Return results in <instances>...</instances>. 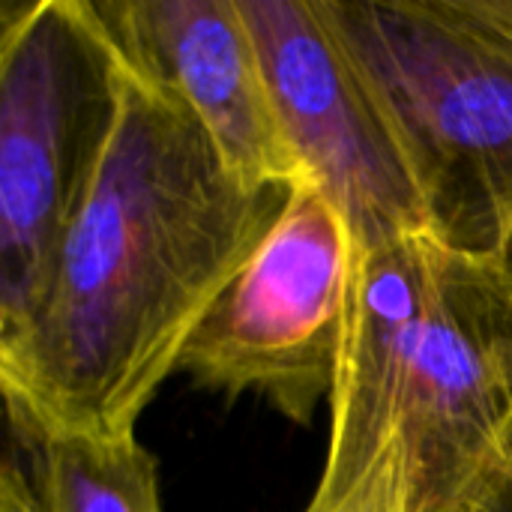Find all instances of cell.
Returning <instances> with one entry per match:
<instances>
[{
    "mask_svg": "<svg viewBox=\"0 0 512 512\" xmlns=\"http://www.w3.org/2000/svg\"><path fill=\"white\" fill-rule=\"evenodd\" d=\"M351 270L354 237L342 210L318 183H294L261 246L195 327L177 372L309 423L336 384Z\"/></svg>",
    "mask_w": 512,
    "mask_h": 512,
    "instance_id": "5",
    "label": "cell"
},
{
    "mask_svg": "<svg viewBox=\"0 0 512 512\" xmlns=\"http://www.w3.org/2000/svg\"><path fill=\"white\" fill-rule=\"evenodd\" d=\"M0 512H42L39 498L15 456L6 459L0 474Z\"/></svg>",
    "mask_w": 512,
    "mask_h": 512,
    "instance_id": "10",
    "label": "cell"
},
{
    "mask_svg": "<svg viewBox=\"0 0 512 512\" xmlns=\"http://www.w3.org/2000/svg\"><path fill=\"white\" fill-rule=\"evenodd\" d=\"M420 180L432 234L512 240V0H324Z\"/></svg>",
    "mask_w": 512,
    "mask_h": 512,
    "instance_id": "3",
    "label": "cell"
},
{
    "mask_svg": "<svg viewBox=\"0 0 512 512\" xmlns=\"http://www.w3.org/2000/svg\"><path fill=\"white\" fill-rule=\"evenodd\" d=\"M120 60L93 0L3 6L0 342L33 318L117 111Z\"/></svg>",
    "mask_w": 512,
    "mask_h": 512,
    "instance_id": "4",
    "label": "cell"
},
{
    "mask_svg": "<svg viewBox=\"0 0 512 512\" xmlns=\"http://www.w3.org/2000/svg\"><path fill=\"white\" fill-rule=\"evenodd\" d=\"M306 180L342 210L354 252L432 234L411 156L324 0H240Z\"/></svg>",
    "mask_w": 512,
    "mask_h": 512,
    "instance_id": "6",
    "label": "cell"
},
{
    "mask_svg": "<svg viewBox=\"0 0 512 512\" xmlns=\"http://www.w3.org/2000/svg\"><path fill=\"white\" fill-rule=\"evenodd\" d=\"M336 512H408L405 465H402L396 444L378 462V468L366 477V483Z\"/></svg>",
    "mask_w": 512,
    "mask_h": 512,
    "instance_id": "9",
    "label": "cell"
},
{
    "mask_svg": "<svg viewBox=\"0 0 512 512\" xmlns=\"http://www.w3.org/2000/svg\"><path fill=\"white\" fill-rule=\"evenodd\" d=\"M117 60V111L99 165L33 318L0 342L9 426L135 435L291 192L243 183L177 99Z\"/></svg>",
    "mask_w": 512,
    "mask_h": 512,
    "instance_id": "1",
    "label": "cell"
},
{
    "mask_svg": "<svg viewBox=\"0 0 512 512\" xmlns=\"http://www.w3.org/2000/svg\"><path fill=\"white\" fill-rule=\"evenodd\" d=\"M117 54L177 99L249 186L306 180L240 0H93Z\"/></svg>",
    "mask_w": 512,
    "mask_h": 512,
    "instance_id": "7",
    "label": "cell"
},
{
    "mask_svg": "<svg viewBox=\"0 0 512 512\" xmlns=\"http://www.w3.org/2000/svg\"><path fill=\"white\" fill-rule=\"evenodd\" d=\"M501 258L507 261V267H510V270H512V240H510V243H507V249L501 252Z\"/></svg>",
    "mask_w": 512,
    "mask_h": 512,
    "instance_id": "12",
    "label": "cell"
},
{
    "mask_svg": "<svg viewBox=\"0 0 512 512\" xmlns=\"http://www.w3.org/2000/svg\"><path fill=\"white\" fill-rule=\"evenodd\" d=\"M399 447L408 512H477L512 459V270L411 234L354 252L330 441L306 512Z\"/></svg>",
    "mask_w": 512,
    "mask_h": 512,
    "instance_id": "2",
    "label": "cell"
},
{
    "mask_svg": "<svg viewBox=\"0 0 512 512\" xmlns=\"http://www.w3.org/2000/svg\"><path fill=\"white\" fill-rule=\"evenodd\" d=\"M42 512H165L159 471L135 438H99L9 426Z\"/></svg>",
    "mask_w": 512,
    "mask_h": 512,
    "instance_id": "8",
    "label": "cell"
},
{
    "mask_svg": "<svg viewBox=\"0 0 512 512\" xmlns=\"http://www.w3.org/2000/svg\"><path fill=\"white\" fill-rule=\"evenodd\" d=\"M477 512H512V459L507 462V468L498 474L495 486L489 489V495L483 498Z\"/></svg>",
    "mask_w": 512,
    "mask_h": 512,
    "instance_id": "11",
    "label": "cell"
}]
</instances>
